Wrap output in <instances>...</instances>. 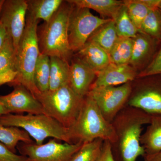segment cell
<instances>
[{"instance_id": "obj_3", "label": "cell", "mask_w": 161, "mask_h": 161, "mask_svg": "<svg viewBox=\"0 0 161 161\" xmlns=\"http://www.w3.org/2000/svg\"><path fill=\"white\" fill-rule=\"evenodd\" d=\"M39 20L26 14V25L19 46L15 51L16 77L10 86L22 85L36 97L40 92L35 83L34 72L40 53L38 44Z\"/></svg>"}, {"instance_id": "obj_9", "label": "cell", "mask_w": 161, "mask_h": 161, "mask_svg": "<svg viewBox=\"0 0 161 161\" xmlns=\"http://www.w3.org/2000/svg\"><path fill=\"white\" fill-rule=\"evenodd\" d=\"M83 143H62L51 139L40 145L23 143L19 146V150L29 161H71Z\"/></svg>"}, {"instance_id": "obj_7", "label": "cell", "mask_w": 161, "mask_h": 161, "mask_svg": "<svg viewBox=\"0 0 161 161\" xmlns=\"http://www.w3.org/2000/svg\"><path fill=\"white\" fill-rule=\"evenodd\" d=\"M72 5L69 21L68 40L70 48L74 53L81 49L96 30L112 19L98 17L92 14L89 9Z\"/></svg>"}, {"instance_id": "obj_25", "label": "cell", "mask_w": 161, "mask_h": 161, "mask_svg": "<svg viewBox=\"0 0 161 161\" xmlns=\"http://www.w3.org/2000/svg\"><path fill=\"white\" fill-rule=\"evenodd\" d=\"M113 20L119 37L133 39L139 32L129 16L125 3Z\"/></svg>"}, {"instance_id": "obj_37", "label": "cell", "mask_w": 161, "mask_h": 161, "mask_svg": "<svg viewBox=\"0 0 161 161\" xmlns=\"http://www.w3.org/2000/svg\"><path fill=\"white\" fill-rule=\"evenodd\" d=\"M4 2H5V0H0V16H1V11H2V8H3Z\"/></svg>"}, {"instance_id": "obj_12", "label": "cell", "mask_w": 161, "mask_h": 161, "mask_svg": "<svg viewBox=\"0 0 161 161\" xmlns=\"http://www.w3.org/2000/svg\"><path fill=\"white\" fill-rule=\"evenodd\" d=\"M13 91L0 96V101L9 114H44L42 104L32 94L22 85H17Z\"/></svg>"}, {"instance_id": "obj_24", "label": "cell", "mask_w": 161, "mask_h": 161, "mask_svg": "<svg viewBox=\"0 0 161 161\" xmlns=\"http://www.w3.org/2000/svg\"><path fill=\"white\" fill-rule=\"evenodd\" d=\"M132 44L131 38L119 37L109 53L111 62L117 64H130Z\"/></svg>"}, {"instance_id": "obj_23", "label": "cell", "mask_w": 161, "mask_h": 161, "mask_svg": "<svg viewBox=\"0 0 161 161\" xmlns=\"http://www.w3.org/2000/svg\"><path fill=\"white\" fill-rule=\"evenodd\" d=\"M50 75V57L40 53L37 61L34 72L35 84L40 93H43L49 90Z\"/></svg>"}, {"instance_id": "obj_21", "label": "cell", "mask_w": 161, "mask_h": 161, "mask_svg": "<svg viewBox=\"0 0 161 161\" xmlns=\"http://www.w3.org/2000/svg\"><path fill=\"white\" fill-rule=\"evenodd\" d=\"M118 38L115 22L111 19L96 30L87 41L96 43L109 53Z\"/></svg>"}, {"instance_id": "obj_10", "label": "cell", "mask_w": 161, "mask_h": 161, "mask_svg": "<svg viewBox=\"0 0 161 161\" xmlns=\"http://www.w3.org/2000/svg\"><path fill=\"white\" fill-rule=\"evenodd\" d=\"M27 10L26 0H5L2 8L0 23L11 38L15 51L26 27Z\"/></svg>"}, {"instance_id": "obj_18", "label": "cell", "mask_w": 161, "mask_h": 161, "mask_svg": "<svg viewBox=\"0 0 161 161\" xmlns=\"http://www.w3.org/2000/svg\"><path fill=\"white\" fill-rule=\"evenodd\" d=\"M77 7L92 9L101 15L114 20L124 1L117 0H70L68 1Z\"/></svg>"}, {"instance_id": "obj_22", "label": "cell", "mask_w": 161, "mask_h": 161, "mask_svg": "<svg viewBox=\"0 0 161 161\" xmlns=\"http://www.w3.org/2000/svg\"><path fill=\"white\" fill-rule=\"evenodd\" d=\"M20 142L26 144L32 143L33 140L29 134L22 129L17 127L6 126L0 122V142L16 153V148Z\"/></svg>"}, {"instance_id": "obj_36", "label": "cell", "mask_w": 161, "mask_h": 161, "mask_svg": "<svg viewBox=\"0 0 161 161\" xmlns=\"http://www.w3.org/2000/svg\"><path fill=\"white\" fill-rule=\"evenodd\" d=\"M156 7L161 11V0H156Z\"/></svg>"}, {"instance_id": "obj_35", "label": "cell", "mask_w": 161, "mask_h": 161, "mask_svg": "<svg viewBox=\"0 0 161 161\" xmlns=\"http://www.w3.org/2000/svg\"><path fill=\"white\" fill-rule=\"evenodd\" d=\"M8 114H9V113L7 112V110L2 103L0 101V117Z\"/></svg>"}, {"instance_id": "obj_16", "label": "cell", "mask_w": 161, "mask_h": 161, "mask_svg": "<svg viewBox=\"0 0 161 161\" xmlns=\"http://www.w3.org/2000/svg\"><path fill=\"white\" fill-rule=\"evenodd\" d=\"M15 50L12 40L8 36L0 50V86L12 82L16 77Z\"/></svg>"}, {"instance_id": "obj_29", "label": "cell", "mask_w": 161, "mask_h": 161, "mask_svg": "<svg viewBox=\"0 0 161 161\" xmlns=\"http://www.w3.org/2000/svg\"><path fill=\"white\" fill-rule=\"evenodd\" d=\"M141 33L159 37L161 36V11L157 8L151 9L144 19Z\"/></svg>"}, {"instance_id": "obj_31", "label": "cell", "mask_w": 161, "mask_h": 161, "mask_svg": "<svg viewBox=\"0 0 161 161\" xmlns=\"http://www.w3.org/2000/svg\"><path fill=\"white\" fill-rule=\"evenodd\" d=\"M0 161H29L24 155H20L13 152L5 145L0 142Z\"/></svg>"}, {"instance_id": "obj_4", "label": "cell", "mask_w": 161, "mask_h": 161, "mask_svg": "<svg viewBox=\"0 0 161 161\" xmlns=\"http://www.w3.org/2000/svg\"><path fill=\"white\" fill-rule=\"evenodd\" d=\"M68 130L72 143L87 142L100 139L112 144L116 140L112 124L104 118L88 95L84 99L78 117Z\"/></svg>"}, {"instance_id": "obj_34", "label": "cell", "mask_w": 161, "mask_h": 161, "mask_svg": "<svg viewBox=\"0 0 161 161\" xmlns=\"http://www.w3.org/2000/svg\"><path fill=\"white\" fill-rule=\"evenodd\" d=\"M144 161H161V151L153 155L145 156Z\"/></svg>"}, {"instance_id": "obj_33", "label": "cell", "mask_w": 161, "mask_h": 161, "mask_svg": "<svg viewBox=\"0 0 161 161\" xmlns=\"http://www.w3.org/2000/svg\"><path fill=\"white\" fill-rule=\"evenodd\" d=\"M8 34L6 29L3 25L0 23V50L4 46Z\"/></svg>"}, {"instance_id": "obj_28", "label": "cell", "mask_w": 161, "mask_h": 161, "mask_svg": "<svg viewBox=\"0 0 161 161\" xmlns=\"http://www.w3.org/2000/svg\"><path fill=\"white\" fill-rule=\"evenodd\" d=\"M124 3L127 6L130 19L140 32L142 24L151 9L141 0L124 1Z\"/></svg>"}, {"instance_id": "obj_14", "label": "cell", "mask_w": 161, "mask_h": 161, "mask_svg": "<svg viewBox=\"0 0 161 161\" xmlns=\"http://www.w3.org/2000/svg\"><path fill=\"white\" fill-rule=\"evenodd\" d=\"M97 74L76 56L70 65L69 85L79 97L85 98L96 78Z\"/></svg>"}, {"instance_id": "obj_15", "label": "cell", "mask_w": 161, "mask_h": 161, "mask_svg": "<svg viewBox=\"0 0 161 161\" xmlns=\"http://www.w3.org/2000/svg\"><path fill=\"white\" fill-rule=\"evenodd\" d=\"M77 57L96 72L103 69L111 63L109 54L93 42L87 41L77 53Z\"/></svg>"}, {"instance_id": "obj_20", "label": "cell", "mask_w": 161, "mask_h": 161, "mask_svg": "<svg viewBox=\"0 0 161 161\" xmlns=\"http://www.w3.org/2000/svg\"><path fill=\"white\" fill-rule=\"evenodd\" d=\"M50 75L48 91H54L69 84V63L58 57H50Z\"/></svg>"}, {"instance_id": "obj_2", "label": "cell", "mask_w": 161, "mask_h": 161, "mask_svg": "<svg viewBox=\"0 0 161 161\" xmlns=\"http://www.w3.org/2000/svg\"><path fill=\"white\" fill-rule=\"evenodd\" d=\"M72 7L68 1H63L51 19L37 29L40 53L58 57L69 63L73 53L68 40L69 21Z\"/></svg>"}, {"instance_id": "obj_17", "label": "cell", "mask_w": 161, "mask_h": 161, "mask_svg": "<svg viewBox=\"0 0 161 161\" xmlns=\"http://www.w3.org/2000/svg\"><path fill=\"white\" fill-rule=\"evenodd\" d=\"M141 144L145 150V156L161 151V114L151 115L150 123L141 136Z\"/></svg>"}, {"instance_id": "obj_32", "label": "cell", "mask_w": 161, "mask_h": 161, "mask_svg": "<svg viewBox=\"0 0 161 161\" xmlns=\"http://www.w3.org/2000/svg\"><path fill=\"white\" fill-rule=\"evenodd\" d=\"M98 161H115L112 153L111 144L108 141H104L102 150Z\"/></svg>"}, {"instance_id": "obj_11", "label": "cell", "mask_w": 161, "mask_h": 161, "mask_svg": "<svg viewBox=\"0 0 161 161\" xmlns=\"http://www.w3.org/2000/svg\"><path fill=\"white\" fill-rule=\"evenodd\" d=\"M127 105L150 115L161 114V82L145 81L132 86Z\"/></svg>"}, {"instance_id": "obj_13", "label": "cell", "mask_w": 161, "mask_h": 161, "mask_svg": "<svg viewBox=\"0 0 161 161\" xmlns=\"http://www.w3.org/2000/svg\"><path fill=\"white\" fill-rule=\"evenodd\" d=\"M136 77V71L130 64H117L111 62L97 73L91 88L121 85L132 82Z\"/></svg>"}, {"instance_id": "obj_30", "label": "cell", "mask_w": 161, "mask_h": 161, "mask_svg": "<svg viewBox=\"0 0 161 161\" xmlns=\"http://www.w3.org/2000/svg\"><path fill=\"white\" fill-rule=\"evenodd\" d=\"M157 75H161V49L154 60L138 77L144 78Z\"/></svg>"}, {"instance_id": "obj_1", "label": "cell", "mask_w": 161, "mask_h": 161, "mask_svg": "<svg viewBox=\"0 0 161 161\" xmlns=\"http://www.w3.org/2000/svg\"><path fill=\"white\" fill-rule=\"evenodd\" d=\"M151 115L126 105L114 119L112 125L116 140L111 144L113 156L120 161H136L144 157L145 150L141 144L143 126L149 125Z\"/></svg>"}, {"instance_id": "obj_5", "label": "cell", "mask_w": 161, "mask_h": 161, "mask_svg": "<svg viewBox=\"0 0 161 161\" xmlns=\"http://www.w3.org/2000/svg\"><path fill=\"white\" fill-rule=\"evenodd\" d=\"M0 122L6 126L17 127L26 131L36 145L43 144L48 137L73 144L68 129L46 114L9 113L1 116Z\"/></svg>"}, {"instance_id": "obj_27", "label": "cell", "mask_w": 161, "mask_h": 161, "mask_svg": "<svg viewBox=\"0 0 161 161\" xmlns=\"http://www.w3.org/2000/svg\"><path fill=\"white\" fill-rule=\"evenodd\" d=\"M103 140L98 139L83 143L71 161H98L103 147Z\"/></svg>"}, {"instance_id": "obj_19", "label": "cell", "mask_w": 161, "mask_h": 161, "mask_svg": "<svg viewBox=\"0 0 161 161\" xmlns=\"http://www.w3.org/2000/svg\"><path fill=\"white\" fill-rule=\"evenodd\" d=\"M27 14L36 19L49 21L61 6L62 0H26Z\"/></svg>"}, {"instance_id": "obj_26", "label": "cell", "mask_w": 161, "mask_h": 161, "mask_svg": "<svg viewBox=\"0 0 161 161\" xmlns=\"http://www.w3.org/2000/svg\"><path fill=\"white\" fill-rule=\"evenodd\" d=\"M132 40V56L130 64L136 66L142 63L149 54L151 43L148 35L141 32H139Z\"/></svg>"}, {"instance_id": "obj_6", "label": "cell", "mask_w": 161, "mask_h": 161, "mask_svg": "<svg viewBox=\"0 0 161 161\" xmlns=\"http://www.w3.org/2000/svg\"><path fill=\"white\" fill-rule=\"evenodd\" d=\"M49 115L69 129L78 117L84 98L78 96L69 84L54 91H48L36 96Z\"/></svg>"}, {"instance_id": "obj_8", "label": "cell", "mask_w": 161, "mask_h": 161, "mask_svg": "<svg viewBox=\"0 0 161 161\" xmlns=\"http://www.w3.org/2000/svg\"><path fill=\"white\" fill-rule=\"evenodd\" d=\"M132 89L130 82L117 86L92 88L88 95L95 101L104 118L112 123L127 105Z\"/></svg>"}]
</instances>
